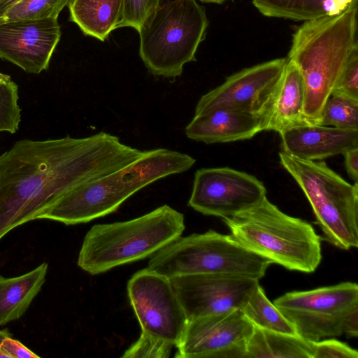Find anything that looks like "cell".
Instances as JSON below:
<instances>
[{
  "label": "cell",
  "instance_id": "cell-1",
  "mask_svg": "<svg viewBox=\"0 0 358 358\" xmlns=\"http://www.w3.org/2000/svg\"><path fill=\"white\" fill-rule=\"evenodd\" d=\"M145 152L104 131L84 138L15 142L0 155V240L36 220L66 192L128 165Z\"/></svg>",
  "mask_w": 358,
  "mask_h": 358
},
{
  "label": "cell",
  "instance_id": "cell-2",
  "mask_svg": "<svg viewBox=\"0 0 358 358\" xmlns=\"http://www.w3.org/2000/svg\"><path fill=\"white\" fill-rule=\"evenodd\" d=\"M196 160L178 151L157 148L138 159L66 192L36 220L66 225L86 223L115 212L130 196L148 185L191 169Z\"/></svg>",
  "mask_w": 358,
  "mask_h": 358
},
{
  "label": "cell",
  "instance_id": "cell-3",
  "mask_svg": "<svg viewBox=\"0 0 358 358\" xmlns=\"http://www.w3.org/2000/svg\"><path fill=\"white\" fill-rule=\"evenodd\" d=\"M357 6L343 13L305 21L294 34L287 59L304 87V116L317 124L322 108L353 52L358 48Z\"/></svg>",
  "mask_w": 358,
  "mask_h": 358
},
{
  "label": "cell",
  "instance_id": "cell-4",
  "mask_svg": "<svg viewBox=\"0 0 358 358\" xmlns=\"http://www.w3.org/2000/svg\"><path fill=\"white\" fill-rule=\"evenodd\" d=\"M185 228L184 215L166 204L129 220L95 224L83 239L78 265L96 275L150 257Z\"/></svg>",
  "mask_w": 358,
  "mask_h": 358
},
{
  "label": "cell",
  "instance_id": "cell-5",
  "mask_svg": "<svg viewBox=\"0 0 358 358\" xmlns=\"http://www.w3.org/2000/svg\"><path fill=\"white\" fill-rule=\"evenodd\" d=\"M222 220L239 243L272 264L312 273L321 262V238L313 226L282 212L267 198Z\"/></svg>",
  "mask_w": 358,
  "mask_h": 358
},
{
  "label": "cell",
  "instance_id": "cell-6",
  "mask_svg": "<svg viewBox=\"0 0 358 358\" xmlns=\"http://www.w3.org/2000/svg\"><path fill=\"white\" fill-rule=\"evenodd\" d=\"M208 21L196 0H162L138 31L139 55L152 74L180 76L186 63L195 60Z\"/></svg>",
  "mask_w": 358,
  "mask_h": 358
},
{
  "label": "cell",
  "instance_id": "cell-7",
  "mask_svg": "<svg viewBox=\"0 0 358 358\" xmlns=\"http://www.w3.org/2000/svg\"><path fill=\"white\" fill-rule=\"evenodd\" d=\"M271 264L231 234L210 229L175 238L150 257L147 268L169 278L220 273L259 280Z\"/></svg>",
  "mask_w": 358,
  "mask_h": 358
},
{
  "label": "cell",
  "instance_id": "cell-8",
  "mask_svg": "<svg viewBox=\"0 0 358 358\" xmlns=\"http://www.w3.org/2000/svg\"><path fill=\"white\" fill-rule=\"evenodd\" d=\"M280 162L303 192L324 238L343 250L358 247V185H352L324 162L279 152Z\"/></svg>",
  "mask_w": 358,
  "mask_h": 358
},
{
  "label": "cell",
  "instance_id": "cell-9",
  "mask_svg": "<svg viewBox=\"0 0 358 358\" xmlns=\"http://www.w3.org/2000/svg\"><path fill=\"white\" fill-rule=\"evenodd\" d=\"M273 303L292 324L298 336L315 342L344 334L347 318L358 310V285L344 282L290 292L275 299Z\"/></svg>",
  "mask_w": 358,
  "mask_h": 358
},
{
  "label": "cell",
  "instance_id": "cell-10",
  "mask_svg": "<svg viewBox=\"0 0 358 358\" xmlns=\"http://www.w3.org/2000/svg\"><path fill=\"white\" fill-rule=\"evenodd\" d=\"M127 293L141 331L177 347L189 319L170 279L145 268L129 280Z\"/></svg>",
  "mask_w": 358,
  "mask_h": 358
},
{
  "label": "cell",
  "instance_id": "cell-11",
  "mask_svg": "<svg viewBox=\"0 0 358 358\" xmlns=\"http://www.w3.org/2000/svg\"><path fill=\"white\" fill-rule=\"evenodd\" d=\"M264 184L255 176L229 167L196 171L188 206L206 215L229 217L266 198Z\"/></svg>",
  "mask_w": 358,
  "mask_h": 358
},
{
  "label": "cell",
  "instance_id": "cell-12",
  "mask_svg": "<svg viewBox=\"0 0 358 358\" xmlns=\"http://www.w3.org/2000/svg\"><path fill=\"white\" fill-rule=\"evenodd\" d=\"M255 326L241 309L189 320L177 358H246Z\"/></svg>",
  "mask_w": 358,
  "mask_h": 358
},
{
  "label": "cell",
  "instance_id": "cell-13",
  "mask_svg": "<svg viewBox=\"0 0 358 358\" xmlns=\"http://www.w3.org/2000/svg\"><path fill=\"white\" fill-rule=\"evenodd\" d=\"M189 320L241 309L259 280L203 273L169 278Z\"/></svg>",
  "mask_w": 358,
  "mask_h": 358
},
{
  "label": "cell",
  "instance_id": "cell-14",
  "mask_svg": "<svg viewBox=\"0 0 358 358\" xmlns=\"http://www.w3.org/2000/svg\"><path fill=\"white\" fill-rule=\"evenodd\" d=\"M287 58H279L244 69L227 78L203 95L194 115L224 108L257 115L278 83Z\"/></svg>",
  "mask_w": 358,
  "mask_h": 358
},
{
  "label": "cell",
  "instance_id": "cell-15",
  "mask_svg": "<svg viewBox=\"0 0 358 358\" xmlns=\"http://www.w3.org/2000/svg\"><path fill=\"white\" fill-rule=\"evenodd\" d=\"M61 38L57 18L27 19L0 24V58L27 73L48 69Z\"/></svg>",
  "mask_w": 358,
  "mask_h": 358
},
{
  "label": "cell",
  "instance_id": "cell-16",
  "mask_svg": "<svg viewBox=\"0 0 358 358\" xmlns=\"http://www.w3.org/2000/svg\"><path fill=\"white\" fill-rule=\"evenodd\" d=\"M282 152L299 159H324L358 148V129L313 124L291 127L280 133Z\"/></svg>",
  "mask_w": 358,
  "mask_h": 358
},
{
  "label": "cell",
  "instance_id": "cell-17",
  "mask_svg": "<svg viewBox=\"0 0 358 358\" xmlns=\"http://www.w3.org/2000/svg\"><path fill=\"white\" fill-rule=\"evenodd\" d=\"M262 131H282L308 124L304 116V87L296 64L287 59L282 76L266 103L257 114Z\"/></svg>",
  "mask_w": 358,
  "mask_h": 358
},
{
  "label": "cell",
  "instance_id": "cell-18",
  "mask_svg": "<svg viewBox=\"0 0 358 358\" xmlns=\"http://www.w3.org/2000/svg\"><path fill=\"white\" fill-rule=\"evenodd\" d=\"M185 131L192 140L210 144L249 139L262 129L257 115L220 108L194 115Z\"/></svg>",
  "mask_w": 358,
  "mask_h": 358
},
{
  "label": "cell",
  "instance_id": "cell-19",
  "mask_svg": "<svg viewBox=\"0 0 358 358\" xmlns=\"http://www.w3.org/2000/svg\"><path fill=\"white\" fill-rule=\"evenodd\" d=\"M48 264L43 262L23 275H0V326L20 319L45 282Z\"/></svg>",
  "mask_w": 358,
  "mask_h": 358
},
{
  "label": "cell",
  "instance_id": "cell-20",
  "mask_svg": "<svg viewBox=\"0 0 358 358\" xmlns=\"http://www.w3.org/2000/svg\"><path fill=\"white\" fill-rule=\"evenodd\" d=\"M68 6L69 20L86 36L104 41L120 28L123 0H71Z\"/></svg>",
  "mask_w": 358,
  "mask_h": 358
},
{
  "label": "cell",
  "instance_id": "cell-21",
  "mask_svg": "<svg viewBox=\"0 0 358 358\" xmlns=\"http://www.w3.org/2000/svg\"><path fill=\"white\" fill-rule=\"evenodd\" d=\"M252 3L266 16L303 21L338 15L357 6V0H252Z\"/></svg>",
  "mask_w": 358,
  "mask_h": 358
},
{
  "label": "cell",
  "instance_id": "cell-22",
  "mask_svg": "<svg viewBox=\"0 0 358 358\" xmlns=\"http://www.w3.org/2000/svg\"><path fill=\"white\" fill-rule=\"evenodd\" d=\"M313 342L298 335L254 327L246 345V358H313Z\"/></svg>",
  "mask_w": 358,
  "mask_h": 358
},
{
  "label": "cell",
  "instance_id": "cell-23",
  "mask_svg": "<svg viewBox=\"0 0 358 358\" xmlns=\"http://www.w3.org/2000/svg\"><path fill=\"white\" fill-rule=\"evenodd\" d=\"M241 310L255 327L297 335L292 324L274 303L268 300L259 283L255 287Z\"/></svg>",
  "mask_w": 358,
  "mask_h": 358
},
{
  "label": "cell",
  "instance_id": "cell-24",
  "mask_svg": "<svg viewBox=\"0 0 358 358\" xmlns=\"http://www.w3.org/2000/svg\"><path fill=\"white\" fill-rule=\"evenodd\" d=\"M317 124L358 129V101L331 94L322 108Z\"/></svg>",
  "mask_w": 358,
  "mask_h": 358
},
{
  "label": "cell",
  "instance_id": "cell-25",
  "mask_svg": "<svg viewBox=\"0 0 358 358\" xmlns=\"http://www.w3.org/2000/svg\"><path fill=\"white\" fill-rule=\"evenodd\" d=\"M71 0H22L0 18V24L27 19L57 18Z\"/></svg>",
  "mask_w": 358,
  "mask_h": 358
},
{
  "label": "cell",
  "instance_id": "cell-26",
  "mask_svg": "<svg viewBox=\"0 0 358 358\" xmlns=\"http://www.w3.org/2000/svg\"><path fill=\"white\" fill-rule=\"evenodd\" d=\"M18 86L8 78L0 81V132L16 133L21 120Z\"/></svg>",
  "mask_w": 358,
  "mask_h": 358
},
{
  "label": "cell",
  "instance_id": "cell-27",
  "mask_svg": "<svg viewBox=\"0 0 358 358\" xmlns=\"http://www.w3.org/2000/svg\"><path fill=\"white\" fill-rule=\"evenodd\" d=\"M173 345L141 331L138 340L124 351L123 358H167Z\"/></svg>",
  "mask_w": 358,
  "mask_h": 358
},
{
  "label": "cell",
  "instance_id": "cell-28",
  "mask_svg": "<svg viewBox=\"0 0 358 358\" xmlns=\"http://www.w3.org/2000/svg\"><path fill=\"white\" fill-rule=\"evenodd\" d=\"M162 0H123L120 27H129L137 31Z\"/></svg>",
  "mask_w": 358,
  "mask_h": 358
},
{
  "label": "cell",
  "instance_id": "cell-29",
  "mask_svg": "<svg viewBox=\"0 0 358 358\" xmlns=\"http://www.w3.org/2000/svg\"><path fill=\"white\" fill-rule=\"evenodd\" d=\"M331 94L358 101V48L353 52L342 70Z\"/></svg>",
  "mask_w": 358,
  "mask_h": 358
},
{
  "label": "cell",
  "instance_id": "cell-30",
  "mask_svg": "<svg viewBox=\"0 0 358 358\" xmlns=\"http://www.w3.org/2000/svg\"><path fill=\"white\" fill-rule=\"evenodd\" d=\"M313 358H357L358 352L347 344L330 338L313 342Z\"/></svg>",
  "mask_w": 358,
  "mask_h": 358
},
{
  "label": "cell",
  "instance_id": "cell-31",
  "mask_svg": "<svg viewBox=\"0 0 358 358\" xmlns=\"http://www.w3.org/2000/svg\"><path fill=\"white\" fill-rule=\"evenodd\" d=\"M0 350L6 358H38L36 355L18 340L10 337L4 338L0 344Z\"/></svg>",
  "mask_w": 358,
  "mask_h": 358
},
{
  "label": "cell",
  "instance_id": "cell-32",
  "mask_svg": "<svg viewBox=\"0 0 358 358\" xmlns=\"http://www.w3.org/2000/svg\"><path fill=\"white\" fill-rule=\"evenodd\" d=\"M345 166L349 176L357 183L358 180V148L350 149L344 154Z\"/></svg>",
  "mask_w": 358,
  "mask_h": 358
},
{
  "label": "cell",
  "instance_id": "cell-33",
  "mask_svg": "<svg viewBox=\"0 0 358 358\" xmlns=\"http://www.w3.org/2000/svg\"><path fill=\"white\" fill-rule=\"evenodd\" d=\"M22 0H0V18Z\"/></svg>",
  "mask_w": 358,
  "mask_h": 358
},
{
  "label": "cell",
  "instance_id": "cell-34",
  "mask_svg": "<svg viewBox=\"0 0 358 358\" xmlns=\"http://www.w3.org/2000/svg\"><path fill=\"white\" fill-rule=\"evenodd\" d=\"M12 336V334L8 331V329H1L0 330V344L2 342V341L6 338V337H10ZM5 357L6 358V355L2 353L0 350V358Z\"/></svg>",
  "mask_w": 358,
  "mask_h": 358
},
{
  "label": "cell",
  "instance_id": "cell-35",
  "mask_svg": "<svg viewBox=\"0 0 358 358\" xmlns=\"http://www.w3.org/2000/svg\"><path fill=\"white\" fill-rule=\"evenodd\" d=\"M201 2H204V3H223L225 0H199Z\"/></svg>",
  "mask_w": 358,
  "mask_h": 358
},
{
  "label": "cell",
  "instance_id": "cell-36",
  "mask_svg": "<svg viewBox=\"0 0 358 358\" xmlns=\"http://www.w3.org/2000/svg\"><path fill=\"white\" fill-rule=\"evenodd\" d=\"M10 78V76L2 73L0 72V81L6 78Z\"/></svg>",
  "mask_w": 358,
  "mask_h": 358
}]
</instances>
